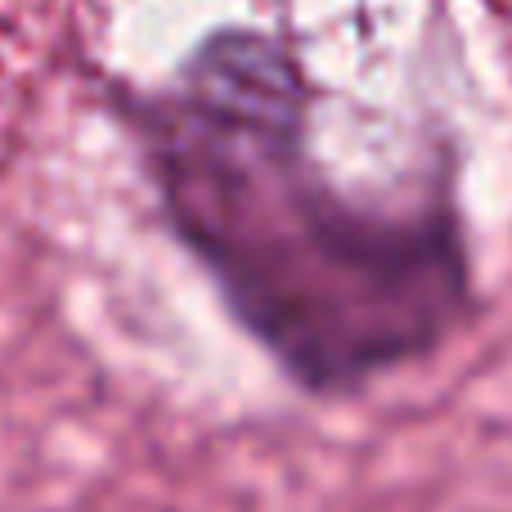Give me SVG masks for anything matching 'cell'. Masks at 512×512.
I'll return each mask as SVG.
<instances>
[{"instance_id": "1", "label": "cell", "mask_w": 512, "mask_h": 512, "mask_svg": "<svg viewBox=\"0 0 512 512\" xmlns=\"http://www.w3.org/2000/svg\"><path fill=\"white\" fill-rule=\"evenodd\" d=\"M135 140L171 239L243 342L319 405L436 360L477 315L450 198L360 203L306 149V108L274 50L216 45Z\"/></svg>"}]
</instances>
